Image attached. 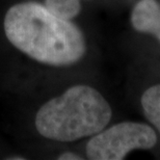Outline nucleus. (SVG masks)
Instances as JSON below:
<instances>
[{
  "label": "nucleus",
  "instance_id": "nucleus-7",
  "mask_svg": "<svg viewBox=\"0 0 160 160\" xmlns=\"http://www.w3.org/2000/svg\"><path fill=\"white\" fill-rule=\"evenodd\" d=\"M81 159L83 158L73 152H66L58 156V160H81Z\"/></svg>",
  "mask_w": 160,
  "mask_h": 160
},
{
  "label": "nucleus",
  "instance_id": "nucleus-2",
  "mask_svg": "<svg viewBox=\"0 0 160 160\" xmlns=\"http://www.w3.org/2000/svg\"><path fill=\"white\" fill-rule=\"evenodd\" d=\"M111 108L97 89L75 85L42 106L36 128L42 136L58 142H73L95 135L111 119Z\"/></svg>",
  "mask_w": 160,
  "mask_h": 160
},
{
  "label": "nucleus",
  "instance_id": "nucleus-8",
  "mask_svg": "<svg viewBox=\"0 0 160 160\" xmlns=\"http://www.w3.org/2000/svg\"><path fill=\"white\" fill-rule=\"evenodd\" d=\"M8 159H11V160H23L25 158H23V157H12V158H8Z\"/></svg>",
  "mask_w": 160,
  "mask_h": 160
},
{
  "label": "nucleus",
  "instance_id": "nucleus-4",
  "mask_svg": "<svg viewBox=\"0 0 160 160\" xmlns=\"http://www.w3.org/2000/svg\"><path fill=\"white\" fill-rule=\"evenodd\" d=\"M131 24L138 32L150 33L160 42V4L157 0H139L131 12Z\"/></svg>",
  "mask_w": 160,
  "mask_h": 160
},
{
  "label": "nucleus",
  "instance_id": "nucleus-6",
  "mask_svg": "<svg viewBox=\"0 0 160 160\" xmlns=\"http://www.w3.org/2000/svg\"><path fill=\"white\" fill-rule=\"evenodd\" d=\"M45 5L54 15L66 20L74 19L81 11L80 0H45Z\"/></svg>",
  "mask_w": 160,
  "mask_h": 160
},
{
  "label": "nucleus",
  "instance_id": "nucleus-3",
  "mask_svg": "<svg viewBox=\"0 0 160 160\" xmlns=\"http://www.w3.org/2000/svg\"><path fill=\"white\" fill-rule=\"evenodd\" d=\"M156 142V132L149 125L123 122L95 134L86 145V156L92 160H121L134 150L152 149Z\"/></svg>",
  "mask_w": 160,
  "mask_h": 160
},
{
  "label": "nucleus",
  "instance_id": "nucleus-5",
  "mask_svg": "<svg viewBox=\"0 0 160 160\" xmlns=\"http://www.w3.org/2000/svg\"><path fill=\"white\" fill-rule=\"evenodd\" d=\"M143 113L160 134V84L151 86L142 96Z\"/></svg>",
  "mask_w": 160,
  "mask_h": 160
},
{
  "label": "nucleus",
  "instance_id": "nucleus-1",
  "mask_svg": "<svg viewBox=\"0 0 160 160\" xmlns=\"http://www.w3.org/2000/svg\"><path fill=\"white\" fill-rule=\"evenodd\" d=\"M4 31L14 46L37 62L62 67L78 62L86 51L82 31L36 1L18 3L4 18Z\"/></svg>",
  "mask_w": 160,
  "mask_h": 160
}]
</instances>
